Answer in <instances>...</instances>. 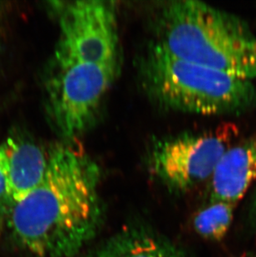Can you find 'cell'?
<instances>
[{"mask_svg": "<svg viewBox=\"0 0 256 257\" xmlns=\"http://www.w3.org/2000/svg\"><path fill=\"white\" fill-rule=\"evenodd\" d=\"M247 213H248L247 220H248L249 226L253 230H256V189L250 199Z\"/></svg>", "mask_w": 256, "mask_h": 257, "instance_id": "12", "label": "cell"}, {"mask_svg": "<svg viewBox=\"0 0 256 257\" xmlns=\"http://www.w3.org/2000/svg\"><path fill=\"white\" fill-rule=\"evenodd\" d=\"M234 217V205L224 201H210L194 218V227L206 240L218 241L230 230Z\"/></svg>", "mask_w": 256, "mask_h": 257, "instance_id": "10", "label": "cell"}, {"mask_svg": "<svg viewBox=\"0 0 256 257\" xmlns=\"http://www.w3.org/2000/svg\"><path fill=\"white\" fill-rule=\"evenodd\" d=\"M256 178V134L230 146L210 177V201L235 205Z\"/></svg>", "mask_w": 256, "mask_h": 257, "instance_id": "7", "label": "cell"}, {"mask_svg": "<svg viewBox=\"0 0 256 257\" xmlns=\"http://www.w3.org/2000/svg\"><path fill=\"white\" fill-rule=\"evenodd\" d=\"M149 97L161 107L205 115L240 114L256 106L251 80L172 56L157 44L141 61Z\"/></svg>", "mask_w": 256, "mask_h": 257, "instance_id": "3", "label": "cell"}, {"mask_svg": "<svg viewBox=\"0 0 256 257\" xmlns=\"http://www.w3.org/2000/svg\"><path fill=\"white\" fill-rule=\"evenodd\" d=\"M238 257H256V254H254V253H244L243 255H239Z\"/></svg>", "mask_w": 256, "mask_h": 257, "instance_id": "13", "label": "cell"}, {"mask_svg": "<svg viewBox=\"0 0 256 257\" xmlns=\"http://www.w3.org/2000/svg\"><path fill=\"white\" fill-rule=\"evenodd\" d=\"M233 125L204 134H186L155 143L151 167L170 189L185 192L211 177L215 167L237 136Z\"/></svg>", "mask_w": 256, "mask_h": 257, "instance_id": "6", "label": "cell"}, {"mask_svg": "<svg viewBox=\"0 0 256 257\" xmlns=\"http://www.w3.org/2000/svg\"><path fill=\"white\" fill-rule=\"evenodd\" d=\"M119 66L52 61L45 89L56 131L74 140L94 124Z\"/></svg>", "mask_w": 256, "mask_h": 257, "instance_id": "4", "label": "cell"}, {"mask_svg": "<svg viewBox=\"0 0 256 257\" xmlns=\"http://www.w3.org/2000/svg\"><path fill=\"white\" fill-rule=\"evenodd\" d=\"M44 178L10 206L8 229L32 257H73L94 237L102 220L100 169L82 149L68 144L49 150Z\"/></svg>", "mask_w": 256, "mask_h": 257, "instance_id": "1", "label": "cell"}, {"mask_svg": "<svg viewBox=\"0 0 256 257\" xmlns=\"http://www.w3.org/2000/svg\"><path fill=\"white\" fill-rule=\"evenodd\" d=\"M6 175H5V151L4 144L0 145V198L5 197Z\"/></svg>", "mask_w": 256, "mask_h": 257, "instance_id": "11", "label": "cell"}, {"mask_svg": "<svg viewBox=\"0 0 256 257\" xmlns=\"http://www.w3.org/2000/svg\"><path fill=\"white\" fill-rule=\"evenodd\" d=\"M59 39L53 61L118 66L113 4L97 0L58 3Z\"/></svg>", "mask_w": 256, "mask_h": 257, "instance_id": "5", "label": "cell"}, {"mask_svg": "<svg viewBox=\"0 0 256 257\" xmlns=\"http://www.w3.org/2000/svg\"><path fill=\"white\" fill-rule=\"evenodd\" d=\"M181 60L251 80L256 78V37L236 15L184 0L162 10L157 43Z\"/></svg>", "mask_w": 256, "mask_h": 257, "instance_id": "2", "label": "cell"}, {"mask_svg": "<svg viewBox=\"0 0 256 257\" xmlns=\"http://www.w3.org/2000/svg\"><path fill=\"white\" fill-rule=\"evenodd\" d=\"M86 257H187L179 246L154 230L128 226L91 250Z\"/></svg>", "mask_w": 256, "mask_h": 257, "instance_id": "9", "label": "cell"}, {"mask_svg": "<svg viewBox=\"0 0 256 257\" xmlns=\"http://www.w3.org/2000/svg\"><path fill=\"white\" fill-rule=\"evenodd\" d=\"M5 151L6 192L9 207L33 192L44 178L49 154L33 142L10 138L3 143Z\"/></svg>", "mask_w": 256, "mask_h": 257, "instance_id": "8", "label": "cell"}]
</instances>
